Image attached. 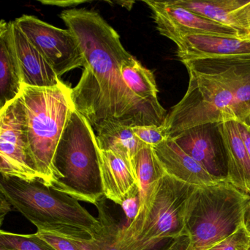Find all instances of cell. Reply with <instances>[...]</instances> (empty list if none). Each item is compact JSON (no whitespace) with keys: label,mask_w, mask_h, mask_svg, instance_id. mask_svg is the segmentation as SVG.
<instances>
[{"label":"cell","mask_w":250,"mask_h":250,"mask_svg":"<svg viewBox=\"0 0 250 250\" xmlns=\"http://www.w3.org/2000/svg\"><path fill=\"white\" fill-rule=\"evenodd\" d=\"M171 139L214 179L227 182V157L219 123H205L189 128Z\"/></svg>","instance_id":"30bf717a"},{"label":"cell","mask_w":250,"mask_h":250,"mask_svg":"<svg viewBox=\"0 0 250 250\" xmlns=\"http://www.w3.org/2000/svg\"><path fill=\"white\" fill-rule=\"evenodd\" d=\"M245 0H175L176 5L188 9L199 16L235 29L242 39H246L239 22L238 10Z\"/></svg>","instance_id":"e0dca14e"},{"label":"cell","mask_w":250,"mask_h":250,"mask_svg":"<svg viewBox=\"0 0 250 250\" xmlns=\"http://www.w3.org/2000/svg\"><path fill=\"white\" fill-rule=\"evenodd\" d=\"M13 48L19 64L22 85L49 88L61 83L54 69L41 53L31 44L14 21L8 22Z\"/></svg>","instance_id":"7c38bea8"},{"label":"cell","mask_w":250,"mask_h":250,"mask_svg":"<svg viewBox=\"0 0 250 250\" xmlns=\"http://www.w3.org/2000/svg\"><path fill=\"white\" fill-rule=\"evenodd\" d=\"M0 193L40 231L76 240L94 239L101 231L98 219L79 201L39 181L28 182L0 175Z\"/></svg>","instance_id":"3957f363"},{"label":"cell","mask_w":250,"mask_h":250,"mask_svg":"<svg viewBox=\"0 0 250 250\" xmlns=\"http://www.w3.org/2000/svg\"><path fill=\"white\" fill-rule=\"evenodd\" d=\"M243 123H246L248 126H249L250 127V114L249 116H248V118H247V120H245V122H243Z\"/></svg>","instance_id":"836d02e7"},{"label":"cell","mask_w":250,"mask_h":250,"mask_svg":"<svg viewBox=\"0 0 250 250\" xmlns=\"http://www.w3.org/2000/svg\"><path fill=\"white\" fill-rule=\"evenodd\" d=\"M248 250H250V241L249 247H248Z\"/></svg>","instance_id":"d590c367"},{"label":"cell","mask_w":250,"mask_h":250,"mask_svg":"<svg viewBox=\"0 0 250 250\" xmlns=\"http://www.w3.org/2000/svg\"><path fill=\"white\" fill-rule=\"evenodd\" d=\"M250 196L228 182L198 187L187 220L188 245L185 250H207L243 226Z\"/></svg>","instance_id":"52a82bcc"},{"label":"cell","mask_w":250,"mask_h":250,"mask_svg":"<svg viewBox=\"0 0 250 250\" xmlns=\"http://www.w3.org/2000/svg\"><path fill=\"white\" fill-rule=\"evenodd\" d=\"M128 225L133 221L139 209V191L137 190L125 198L121 205Z\"/></svg>","instance_id":"4316f807"},{"label":"cell","mask_w":250,"mask_h":250,"mask_svg":"<svg viewBox=\"0 0 250 250\" xmlns=\"http://www.w3.org/2000/svg\"><path fill=\"white\" fill-rule=\"evenodd\" d=\"M198 188L165 173L133 221L120 228V249L153 250L163 241L187 236L188 213Z\"/></svg>","instance_id":"5b68a950"},{"label":"cell","mask_w":250,"mask_h":250,"mask_svg":"<svg viewBox=\"0 0 250 250\" xmlns=\"http://www.w3.org/2000/svg\"><path fill=\"white\" fill-rule=\"evenodd\" d=\"M96 138L101 151L115 153L127 161L135 172V157L146 145L135 136L132 127L118 123H107L97 132Z\"/></svg>","instance_id":"d6986e66"},{"label":"cell","mask_w":250,"mask_h":250,"mask_svg":"<svg viewBox=\"0 0 250 250\" xmlns=\"http://www.w3.org/2000/svg\"><path fill=\"white\" fill-rule=\"evenodd\" d=\"M182 62L250 54V40L208 34H188L173 41Z\"/></svg>","instance_id":"4fadbf2b"},{"label":"cell","mask_w":250,"mask_h":250,"mask_svg":"<svg viewBox=\"0 0 250 250\" xmlns=\"http://www.w3.org/2000/svg\"><path fill=\"white\" fill-rule=\"evenodd\" d=\"M188 91L162 125L167 139L208 123L245 122L250 114V54L182 62Z\"/></svg>","instance_id":"7a4b0ae2"},{"label":"cell","mask_w":250,"mask_h":250,"mask_svg":"<svg viewBox=\"0 0 250 250\" xmlns=\"http://www.w3.org/2000/svg\"><path fill=\"white\" fill-rule=\"evenodd\" d=\"M243 225L250 234V201L245 208Z\"/></svg>","instance_id":"1f68e13d"},{"label":"cell","mask_w":250,"mask_h":250,"mask_svg":"<svg viewBox=\"0 0 250 250\" xmlns=\"http://www.w3.org/2000/svg\"><path fill=\"white\" fill-rule=\"evenodd\" d=\"M0 22H1V20H0Z\"/></svg>","instance_id":"8d00e7d4"},{"label":"cell","mask_w":250,"mask_h":250,"mask_svg":"<svg viewBox=\"0 0 250 250\" xmlns=\"http://www.w3.org/2000/svg\"><path fill=\"white\" fill-rule=\"evenodd\" d=\"M100 173L105 199L121 205L125 198L138 190L136 173L124 159L100 149Z\"/></svg>","instance_id":"9a60e30c"},{"label":"cell","mask_w":250,"mask_h":250,"mask_svg":"<svg viewBox=\"0 0 250 250\" xmlns=\"http://www.w3.org/2000/svg\"><path fill=\"white\" fill-rule=\"evenodd\" d=\"M0 245L11 250H55L34 234H19L0 229Z\"/></svg>","instance_id":"603a6c76"},{"label":"cell","mask_w":250,"mask_h":250,"mask_svg":"<svg viewBox=\"0 0 250 250\" xmlns=\"http://www.w3.org/2000/svg\"><path fill=\"white\" fill-rule=\"evenodd\" d=\"M238 129L245 144V148L248 151L250 159V127L243 122H237Z\"/></svg>","instance_id":"f1b7e54d"},{"label":"cell","mask_w":250,"mask_h":250,"mask_svg":"<svg viewBox=\"0 0 250 250\" xmlns=\"http://www.w3.org/2000/svg\"><path fill=\"white\" fill-rule=\"evenodd\" d=\"M121 73L125 85L135 96L146 101H158V90L154 74L135 57L122 66Z\"/></svg>","instance_id":"44dd1931"},{"label":"cell","mask_w":250,"mask_h":250,"mask_svg":"<svg viewBox=\"0 0 250 250\" xmlns=\"http://www.w3.org/2000/svg\"><path fill=\"white\" fill-rule=\"evenodd\" d=\"M98 208V219L101 223V231L94 238L96 250H122L118 244V234L120 227L113 217L105 203V198H102L95 205Z\"/></svg>","instance_id":"7402d4cb"},{"label":"cell","mask_w":250,"mask_h":250,"mask_svg":"<svg viewBox=\"0 0 250 250\" xmlns=\"http://www.w3.org/2000/svg\"><path fill=\"white\" fill-rule=\"evenodd\" d=\"M228 163L227 182L250 196V159L238 129L237 122L219 123Z\"/></svg>","instance_id":"2e32d148"},{"label":"cell","mask_w":250,"mask_h":250,"mask_svg":"<svg viewBox=\"0 0 250 250\" xmlns=\"http://www.w3.org/2000/svg\"><path fill=\"white\" fill-rule=\"evenodd\" d=\"M165 173L197 187L220 183L171 139L153 148Z\"/></svg>","instance_id":"5bb4252c"},{"label":"cell","mask_w":250,"mask_h":250,"mask_svg":"<svg viewBox=\"0 0 250 250\" xmlns=\"http://www.w3.org/2000/svg\"><path fill=\"white\" fill-rule=\"evenodd\" d=\"M35 234L55 250H83L82 243L83 240L69 239L60 235L40 230H37Z\"/></svg>","instance_id":"484cf974"},{"label":"cell","mask_w":250,"mask_h":250,"mask_svg":"<svg viewBox=\"0 0 250 250\" xmlns=\"http://www.w3.org/2000/svg\"><path fill=\"white\" fill-rule=\"evenodd\" d=\"M71 91L63 82L49 88L23 85L19 95L24 111L31 157L41 182L50 188L61 179L54 157L64 128L75 110Z\"/></svg>","instance_id":"277c9868"},{"label":"cell","mask_w":250,"mask_h":250,"mask_svg":"<svg viewBox=\"0 0 250 250\" xmlns=\"http://www.w3.org/2000/svg\"><path fill=\"white\" fill-rule=\"evenodd\" d=\"M250 241V234L243 225L233 234L207 250H248Z\"/></svg>","instance_id":"cb8c5ba5"},{"label":"cell","mask_w":250,"mask_h":250,"mask_svg":"<svg viewBox=\"0 0 250 250\" xmlns=\"http://www.w3.org/2000/svg\"><path fill=\"white\" fill-rule=\"evenodd\" d=\"M151 9L157 30L172 41L188 34H208L239 38L235 29L199 16L170 1H144Z\"/></svg>","instance_id":"8fae6325"},{"label":"cell","mask_w":250,"mask_h":250,"mask_svg":"<svg viewBox=\"0 0 250 250\" xmlns=\"http://www.w3.org/2000/svg\"><path fill=\"white\" fill-rule=\"evenodd\" d=\"M0 175L25 182H41L29 152L20 96L0 109Z\"/></svg>","instance_id":"ba28073f"},{"label":"cell","mask_w":250,"mask_h":250,"mask_svg":"<svg viewBox=\"0 0 250 250\" xmlns=\"http://www.w3.org/2000/svg\"><path fill=\"white\" fill-rule=\"evenodd\" d=\"M22 85L11 32L7 23V29L0 37V109L19 96Z\"/></svg>","instance_id":"ac0fdd59"},{"label":"cell","mask_w":250,"mask_h":250,"mask_svg":"<svg viewBox=\"0 0 250 250\" xmlns=\"http://www.w3.org/2000/svg\"><path fill=\"white\" fill-rule=\"evenodd\" d=\"M134 135L144 145L154 147L161 144L167 138L161 126H141L132 127Z\"/></svg>","instance_id":"d4e9b609"},{"label":"cell","mask_w":250,"mask_h":250,"mask_svg":"<svg viewBox=\"0 0 250 250\" xmlns=\"http://www.w3.org/2000/svg\"><path fill=\"white\" fill-rule=\"evenodd\" d=\"M135 173L139 191V210L143 208L159 179L165 173L152 147L144 145L135 159Z\"/></svg>","instance_id":"ffe728a7"},{"label":"cell","mask_w":250,"mask_h":250,"mask_svg":"<svg viewBox=\"0 0 250 250\" xmlns=\"http://www.w3.org/2000/svg\"><path fill=\"white\" fill-rule=\"evenodd\" d=\"M99 161L95 131L75 109L56 150L54 164L61 179L52 189L77 201L96 205L105 198Z\"/></svg>","instance_id":"8992f818"},{"label":"cell","mask_w":250,"mask_h":250,"mask_svg":"<svg viewBox=\"0 0 250 250\" xmlns=\"http://www.w3.org/2000/svg\"><path fill=\"white\" fill-rule=\"evenodd\" d=\"M0 250H11L8 249V248H5V247L1 246V245H0Z\"/></svg>","instance_id":"e575fe53"},{"label":"cell","mask_w":250,"mask_h":250,"mask_svg":"<svg viewBox=\"0 0 250 250\" xmlns=\"http://www.w3.org/2000/svg\"><path fill=\"white\" fill-rule=\"evenodd\" d=\"M239 14L244 28L248 33V39L250 40V0H245L243 5L239 8Z\"/></svg>","instance_id":"83f0119b"},{"label":"cell","mask_w":250,"mask_h":250,"mask_svg":"<svg viewBox=\"0 0 250 250\" xmlns=\"http://www.w3.org/2000/svg\"><path fill=\"white\" fill-rule=\"evenodd\" d=\"M14 22L59 78L73 69L83 67L84 61L80 45L68 29L56 27L29 15H23Z\"/></svg>","instance_id":"9c48e42d"},{"label":"cell","mask_w":250,"mask_h":250,"mask_svg":"<svg viewBox=\"0 0 250 250\" xmlns=\"http://www.w3.org/2000/svg\"><path fill=\"white\" fill-rule=\"evenodd\" d=\"M60 18L77 39L84 61L82 77L72 88V100L94 131L109 123L161 126L167 113L159 101L141 99L125 85L121 67L133 56L117 31L94 10L70 9Z\"/></svg>","instance_id":"6da1fadb"},{"label":"cell","mask_w":250,"mask_h":250,"mask_svg":"<svg viewBox=\"0 0 250 250\" xmlns=\"http://www.w3.org/2000/svg\"><path fill=\"white\" fill-rule=\"evenodd\" d=\"M12 211V206L0 193V229L8 213Z\"/></svg>","instance_id":"f546056e"},{"label":"cell","mask_w":250,"mask_h":250,"mask_svg":"<svg viewBox=\"0 0 250 250\" xmlns=\"http://www.w3.org/2000/svg\"><path fill=\"white\" fill-rule=\"evenodd\" d=\"M7 28V23L4 22V21L1 20L0 22V37L1 35L5 32L6 29Z\"/></svg>","instance_id":"d6a6232c"},{"label":"cell","mask_w":250,"mask_h":250,"mask_svg":"<svg viewBox=\"0 0 250 250\" xmlns=\"http://www.w3.org/2000/svg\"><path fill=\"white\" fill-rule=\"evenodd\" d=\"M42 4H54V5L60 6V7H70V6H76L82 4L84 1H41Z\"/></svg>","instance_id":"4dcf8cb0"}]
</instances>
